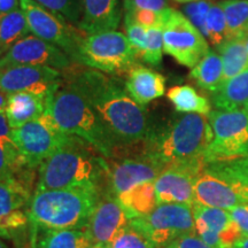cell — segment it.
<instances>
[{
    "label": "cell",
    "mask_w": 248,
    "mask_h": 248,
    "mask_svg": "<svg viewBox=\"0 0 248 248\" xmlns=\"http://www.w3.org/2000/svg\"><path fill=\"white\" fill-rule=\"evenodd\" d=\"M213 2L210 0H199V1L186 4L184 12L188 20L201 31L204 36L206 32V17Z\"/></svg>",
    "instance_id": "obj_39"
},
{
    "label": "cell",
    "mask_w": 248,
    "mask_h": 248,
    "mask_svg": "<svg viewBox=\"0 0 248 248\" xmlns=\"http://www.w3.org/2000/svg\"><path fill=\"white\" fill-rule=\"evenodd\" d=\"M102 191L95 187L35 191L28 212L29 229H85Z\"/></svg>",
    "instance_id": "obj_4"
},
{
    "label": "cell",
    "mask_w": 248,
    "mask_h": 248,
    "mask_svg": "<svg viewBox=\"0 0 248 248\" xmlns=\"http://www.w3.org/2000/svg\"><path fill=\"white\" fill-rule=\"evenodd\" d=\"M108 186V162L94 146L73 136L37 169L35 191Z\"/></svg>",
    "instance_id": "obj_3"
},
{
    "label": "cell",
    "mask_w": 248,
    "mask_h": 248,
    "mask_svg": "<svg viewBox=\"0 0 248 248\" xmlns=\"http://www.w3.org/2000/svg\"><path fill=\"white\" fill-rule=\"evenodd\" d=\"M191 77L201 89L214 92L223 84V61L221 55L209 51L192 68Z\"/></svg>",
    "instance_id": "obj_28"
},
{
    "label": "cell",
    "mask_w": 248,
    "mask_h": 248,
    "mask_svg": "<svg viewBox=\"0 0 248 248\" xmlns=\"http://www.w3.org/2000/svg\"><path fill=\"white\" fill-rule=\"evenodd\" d=\"M206 167L224 178L248 202V156L208 163Z\"/></svg>",
    "instance_id": "obj_27"
},
{
    "label": "cell",
    "mask_w": 248,
    "mask_h": 248,
    "mask_svg": "<svg viewBox=\"0 0 248 248\" xmlns=\"http://www.w3.org/2000/svg\"><path fill=\"white\" fill-rule=\"evenodd\" d=\"M213 140L208 116L184 114L159 131L148 132L139 142L141 153L163 170L185 167L202 171L207 166V154Z\"/></svg>",
    "instance_id": "obj_2"
},
{
    "label": "cell",
    "mask_w": 248,
    "mask_h": 248,
    "mask_svg": "<svg viewBox=\"0 0 248 248\" xmlns=\"http://www.w3.org/2000/svg\"><path fill=\"white\" fill-rule=\"evenodd\" d=\"M246 108H248V107H246Z\"/></svg>",
    "instance_id": "obj_51"
},
{
    "label": "cell",
    "mask_w": 248,
    "mask_h": 248,
    "mask_svg": "<svg viewBox=\"0 0 248 248\" xmlns=\"http://www.w3.org/2000/svg\"><path fill=\"white\" fill-rule=\"evenodd\" d=\"M124 13L137 11V9H152L163 12L168 7L166 0H123Z\"/></svg>",
    "instance_id": "obj_40"
},
{
    "label": "cell",
    "mask_w": 248,
    "mask_h": 248,
    "mask_svg": "<svg viewBox=\"0 0 248 248\" xmlns=\"http://www.w3.org/2000/svg\"><path fill=\"white\" fill-rule=\"evenodd\" d=\"M231 248H248V234H243Z\"/></svg>",
    "instance_id": "obj_45"
},
{
    "label": "cell",
    "mask_w": 248,
    "mask_h": 248,
    "mask_svg": "<svg viewBox=\"0 0 248 248\" xmlns=\"http://www.w3.org/2000/svg\"><path fill=\"white\" fill-rule=\"evenodd\" d=\"M120 21V0H83V16L78 28L86 35L116 30Z\"/></svg>",
    "instance_id": "obj_20"
},
{
    "label": "cell",
    "mask_w": 248,
    "mask_h": 248,
    "mask_svg": "<svg viewBox=\"0 0 248 248\" xmlns=\"http://www.w3.org/2000/svg\"><path fill=\"white\" fill-rule=\"evenodd\" d=\"M89 248H110V244H91Z\"/></svg>",
    "instance_id": "obj_47"
},
{
    "label": "cell",
    "mask_w": 248,
    "mask_h": 248,
    "mask_svg": "<svg viewBox=\"0 0 248 248\" xmlns=\"http://www.w3.org/2000/svg\"><path fill=\"white\" fill-rule=\"evenodd\" d=\"M48 109L61 130L88 141L106 159L114 156L116 142L89 102L73 86L61 80Z\"/></svg>",
    "instance_id": "obj_5"
},
{
    "label": "cell",
    "mask_w": 248,
    "mask_h": 248,
    "mask_svg": "<svg viewBox=\"0 0 248 248\" xmlns=\"http://www.w3.org/2000/svg\"><path fill=\"white\" fill-rule=\"evenodd\" d=\"M128 150V148H126ZM130 151V150H129ZM117 154L108 162V191L115 197L144 183L154 182L163 171L159 164L141 153Z\"/></svg>",
    "instance_id": "obj_14"
},
{
    "label": "cell",
    "mask_w": 248,
    "mask_h": 248,
    "mask_svg": "<svg viewBox=\"0 0 248 248\" xmlns=\"http://www.w3.org/2000/svg\"><path fill=\"white\" fill-rule=\"evenodd\" d=\"M246 38L228 39L218 46L223 61V83L248 69Z\"/></svg>",
    "instance_id": "obj_26"
},
{
    "label": "cell",
    "mask_w": 248,
    "mask_h": 248,
    "mask_svg": "<svg viewBox=\"0 0 248 248\" xmlns=\"http://www.w3.org/2000/svg\"><path fill=\"white\" fill-rule=\"evenodd\" d=\"M12 128L9 125L6 113H0V138H11Z\"/></svg>",
    "instance_id": "obj_44"
},
{
    "label": "cell",
    "mask_w": 248,
    "mask_h": 248,
    "mask_svg": "<svg viewBox=\"0 0 248 248\" xmlns=\"http://www.w3.org/2000/svg\"><path fill=\"white\" fill-rule=\"evenodd\" d=\"M29 33L30 29L21 8L0 17V58Z\"/></svg>",
    "instance_id": "obj_30"
},
{
    "label": "cell",
    "mask_w": 248,
    "mask_h": 248,
    "mask_svg": "<svg viewBox=\"0 0 248 248\" xmlns=\"http://www.w3.org/2000/svg\"><path fill=\"white\" fill-rule=\"evenodd\" d=\"M8 102V94L0 90V113H5L7 108Z\"/></svg>",
    "instance_id": "obj_46"
},
{
    "label": "cell",
    "mask_w": 248,
    "mask_h": 248,
    "mask_svg": "<svg viewBox=\"0 0 248 248\" xmlns=\"http://www.w3.org/2000/svg\"><path fill=\"white\" fill-rule=\"evenodd\" d=\"M169 8L163 12L152 11V9H137L124 14V20L131 21L139 26L150 29L154 27H163L168 16Z\"/></svg>",
    "instance_id": "obj_37"
},
{
    "label": "cell",
    "mask_w": 248,
    "mask_h": 248,
    "mask_svg": "<svg viewBox=\"0 0 248 248\" xmlns=\"http://www.w3.org/2000/svg\"><path fill=\"white\" fill-rule=\"evenodd\" d=\"M228 24L229 39L248 35V0H223L219 2Z\"/></svg>",
    "instance_id": "obj_31"
},
{
    "label": "cell",
    "mask_w": 248,
    "mask_h": 248,
    "mask_svg": "<svg viewBox=\"0 0 248 248\" xmlns=\"http://www.w3.org/2000/svg\"><path fill=\"white\" fill-rule=\"evenodd\" d=\"M167 97L179 113H194L208 116L212 111L208 99L199 94L197 90L190 85L173 86L167 92Z\"/></svg>",
    "instance_id": "obj_29"
},
{
    "label": "cell",
    "mask_w": 248,
    "mask_h": 248,
    "mask_svg": "<svg viewBox=\"0 0 248 248\" xmlns=\"http://www.w3.org/2000/svg\"><path fill=\"white\" fill-rule=\"evenodd\" d=\"M194 203L230 210L248 202L224 178L204 167L194 182Z\"/></svg>",
    "instance_id": "obj_18"
},
{
    "label": "cell",
    "mask_w": 248,
    "mask_h": 248,
    "mask_svg": "<svg viewBox=\"0 0 248 248\" xmlns=\"http://www.w3.org/2000/svg\"><path fill=\"white\" fill-rule=\"evenodd\" d=\"M36 169L0 181V238L16 239L30 228L29 204Z\"/></svg>",
    "instance_id": "obj_10"
},
{
    "label": "cell",
    "mask_w": 248,
    "mask_h": 248,
    "mask_svg": "<svg viewBox=\"0 0 248 248\" xmlns=\"http://www.w3.org/2000/svg\"><path fill=\"white\" fill-rule=\"evenodd\" d=\"M129 222L117 197L106 188L101 192L85 230L92 244H110Z\"/></svg>",
    "instance_id": "obj_17"
},
{
    "label": "cell",
    "mask_w": 248,
    "mask_h": 248,
    "mask_svg": "<svg viewBox=\"0 0 248 248\" xmlns=\"http://www.w3.org/2000/svg\"><path fill=\"white\" fill-rule=\"evenodd\" d=\"M62 80L85 98L116 142L117 150L137 145L147 137L146 111L126 91L122 77L73 63L62 71Z\"/></svg>",
    "instance_id": "obj_1"
},
{
    "label": "cell",
    "mask_w": 248,
    "mask_h": 248,
    "mask_svg": "<svg viewBox=\"0 0 248 248\" xmlns=\"http://www.w3.org/2000/svg\"><path fill=\"white\" fill-rule=\"evenodd\" d=\"M110 248H156L131 225L125 226L110 243Z\"/></svg>",
    "instance_id": "obj_36"
},
{
    "label": "cell",
    "mask_w": 248,
    "mask_h": 248,
    "mask_svg": "<svg viewBox=\"0 0 248 248\" xmlns=\"http://www.w3.org/2000/svg\"><path fill=\"white\" fill-rule=\"evenodd\" d=\"M129 224L156 248H162L185 234L195 233L193 209L188 204H157L148 215L131 218Z\"/></svg>",
    "instance_id": "obj_9"
},
{
    "label": "cell",
    "mask_w": 248,
    "mask_h": 248,
    "mask_svg": "<svg viewBox=\"0 0 248 248\" xmlns=\"http://www.w3.org/2000/svg\"><path fill=\"white\" fill-rule=\"evenodd\" d=\"M163 52V27H154L147 29V43L142 61L151 66H159L162 60Z\"/></svg>",
    "instance_id": "obj_35"
},
{
    "label": "cell",
    "mask_w": 248,
    "mask_h": 248,
    "mask_svg": "<svg viewBox=\"0 0 248 248\" xmlns=\"http://www.w3.org/2000/svg\"><path fill=\"white\" fill-rule=\"evenodd\" d=\"M200 172L185 167L163 170L154 181L157 204L179 203L193 206L194 182Z\"/></svg>",
    "instance_id": "obj_19"
},
{
    "label": "cell",
    "mask_w": 248,
    "mask_h": 248,
    "mask_svg": "<svg viewBox=\"0 0 248 248\" xmlns=\"http://www.w3.org/2000/svg\"><path fill=\"white\" fill-rule=\"evenodd\" d=\"M30 32L61 48L76 63L77 55L86 33L35 0H20Z\"/></svg>",
    "instance_id": "obj_11"
},
{
    "label": "cell",
    "mask_w": 248,
    "mask_h": 248,
    "mask_svg": "<svg viewBox=\"0 0 248 248\" xmlns=\"http://www.w3.org/2000/svg\"><path fill=\"white\" fill-rule=\"evenodd\" d=\"M30 168L12 138H0V181L22 175Z\"/></svg>",
    "instance_id": "obj_32"
},
{
    "label": "cell",
    "mask_w": 248,
    "mask_h": 248,
    "mask_svg": "<svg viewBox=\"0 0 248 248\" xmlns=\"http://www.w3.org/2000/svg\"><path fill=\"white\" fill-rule=\"evenodd\" d=\"M62 80V71L47 66H13L0 69V90L7 94L33 92L52 94Z\"/></svg>",
    "instance_id": "obj_15"
},
{
    "label": "cell",
    "mask_w": 248,
    "mask_h": 248,
    "mask_svg": "<svg viewBox=\"0 0 248 248\" xmlns=\"http://www.w3.org/2000/svg\"><path fill=\"white\" fill-rule=\"evenodd\" d=\"M162 248H212L198 237L197 233L185 234L179 237Z\"/></svg>",
    "instance_id": "obj_41"
},
{
    "label": "cell",
    "mask_w": 248,
    "mask_h": 248,
    "mask_svg": "<svg viewBox=\"0 0 248 248\" xmlns=\"http://www.w3.org/2000/svg\"><path fill=\"white\" fill-rule=\"evenodd\" d=\"M195 233L212 248H231L243 235L240 228L225 209L193 203Z\"/></svg>",
    "instance_id": "obj_16"
},
{
    "label": "cell",
    "mask_w": 248,
    "mask_h": 248,
    "mask_svg": "<svg viewBox=\"0 0 248 248\" xmlns=\"http://www.w3.org/2000/svg\"><path fill=\"white\" fill-rule=\"evenodd\" d=\"M52 13L78 27L83 16V0H35Z\"/></svg>",
    "instance_id": "obj_34"
},
{
    "label": "cell",
    "mask_w": 248,
    "mask_h": 248,
    "mask_svg": "<svg viewBox=\"0 0 248 248\" xmlns=\"http://www.w3.org/2000/svg\"><path fill=\"white\" fill-rule=\"evenodd\" d=\"M11 138L20 150L27 166L37 170L47 157L64 146L73 135L59 128L47 109L37 120L12 129Z\"/></svg>",
    "instance_id": "obj_7"
},
{
    "label": "cell",
    "mask_w": 248,
    "mask_h": 248,
    "mask_svg": "<svg viewBox=\"0 0 248 248\" xmlns=\"http://www.w3.org/2000/svg\"><path fill=\"white\" fill-rule=\"evenodd\" d=\"M213 140L207 164L248 156V108L212 110L208 115Z\"/></svg>",
    "instance_id": "obj_8"
},
{
    "label": "cell",
    "mask_w": 248,
    "mask_h": 248,
    "mask_svg": "<svg viewBox=\"0 0 248 248\" xmlns=\"http://www.w3.org/2000/svg\"><path fill=\"white\" fill-rule=\"evenodd\" d=\"M73 63L75 62L58 46L30 33L0 58V69L13 66H47L63 71Z\"/></svg>",
    "instance_id": "obj_13"
},
{
    "label": "cell",
    "mask_w": 248,
    "mask_h": 248,
    "mask_svg": "<svg viewBox=\"0 0 248 248\" xmlns=\"http://www.w3.org/2000/svg\"><path fill=\"white\" fill-rule=\"evenodd\" d=\"M138 62L128 38L116 30L86 35L80 45L76 63L121 77Z\"/></svg>",
    "instance_id": "obj_6"
},
{
    "label": "cell",
    "mask_w": 248,
    "mask_h": 248,
    "mask_svg": "<svg viewBox=\"0 0 248 248\" xmlns=\"http://www.w3.org/2000/svg\"><path fill=\"white\" fill-rule=\"evenodd\" d=\"M124 28H125L126 31V38H128L136 57H137L138 60H142L145 49H146L147 29L137 23H133L131 21L126 20H124Z\"/></svg>",
    "instance_id": "obj_38"
},
{
    "label": "cell",
    "mask_w": 248,
    "mask_h": 248,
    "mask_svg": "<svg viewBox=\"0 0 248 248\" xmlns=\"http://www.w3.org/2000/svg\"><path fill=\"white\" fill-rule=\"evenodd\" d=\"M175 1L181 2V4H190V2H195L199 1V0H175Z\"/></svg>",
    "instance_id": "obj_48"
},
{
    "label": "cell",
    "mask_w": 248,
    "mask_h": 248,
    "mask_svg": "<svg viewBox=\"0 0 248 248\" xmlns=\"http://www.w3.org/2000/svg\"><path fill=\"white\" fill-rule=\"evenodd\" d=\"M124 80L126 91L142 107L162 97L166 92V78L156 71L139 64L129 70Z\"/></svg>",
    "instance_id": "obj_21"
},
{
    "label": "cell",
    "mask_w": 248,
    "mask_h": 248,
    "mask_svg": "<svg viewBox=\"0 0 248 248\" xmlns=\"http://www.w3.org/2000/svg\"><path fill=\"white\" fill-rule=\"evenodd\" d=\"M228 212L240 228L243 234H248V203L235 206Z\"/></svg>",
    "instance_id": "obj_42"
},
{
    "label": "cell",
    "mask_w": 248,
    "mask_h": 248,
    "mask_svg": "<svg viewBox=\"0 0 248 248\" xmlns=\"http://www.w3.org/2000/svg\"><path fill=\"white\" fill-rule=\"evenodd\" d=\"M163 51L182 66L194 68L209 52L201 31L182 14L169 8L163 26Z\"/></svg>",
    "instance_id": "obj_12"
},
{
    "label": "cell",
    "mask_w": 248,
    "mask_h": 248,
    "mask_svg": "<svg viewBox=\"0 0 248 248\" xmlns=\"http://www.w3.org/2000/svg\"><path fill=\"white\" fill-rule=\"evenodd\" d=\"M53 93L49 95L37 94L33 92H16L8 94L5 113L11 128L16 129L42 116L49 108Z\"/></svg>",
    "instance_id": "obj_22"
},
{
    "label": "cell",
    "mask_w": 248,
    "mask_h": 248,
    "mask_svg": "<svg viewBox=\"0 0 248 248\" xmlns=\"http://www.w3.org/2000/svg\"><path fill=\"white\" fill-rule=\"evenodd\" d=\"M117 199L130 219L148 215L157 206L154 182L135 186L131 190L117 195Z\"/></svg>",
    "instance_id": "obj_25"
},
{
    "label": "cell",
    "mask_w": 248,
    "mask_h": 248,
    "mask_svg": "<svg viewBox=\"0 0 248 248\" xmlns=\"http://www.w3.org/2000/svg\"><path fill=\"white\" fill-rule=\"evenodd\" d=\"M212 101L218 110H235L248 107V69L225 80L212 92Z\"/></svg>",
    "instance_id": "obj_24"
},
{
    "label": "cell",
    "mask_w": 248,
    "mask_h": 248,
    "mask_svg": "<svg viewBox=\"0 0 248 248\" xmlns=\"http://www.w3.org/2000/svg\"><path fill=\"white\" fill-rule=\"evenodd\" d=\"M210 44L218 47L225 40L229 39L228 24H226L224 12L219 4H212L206 17V32Z\"/></svg>",
    "instance_id": "obj_33"
},
{
    "label": "cell",
    "mask_w": 248,
    "mask_h": 248,
    "mask_svg": "<svg viewBox=\"0 0 248 248\" xmlns=\"http://www.w3.org/2000/svg\"><path fill=\"white\" fill-rule=\"evenodd\" d=\"M0 248H9V247L7 246V245H6V244L4 243V241L0 240Z\"/></svg>",
    "instance_id": "obj_49"
},
{
    "label": "cell",
    "mask_w": 248,
    "mask_h": 248,
    "mask_svg": "<svg viewBox=\"0 0 248 248\" xmlns=\"http://www.w3.org/2000/svg\"><path fill=\"white\" fill-rule=\"evenodd\" d=\"M35 248H89L91 240L85 229H38L31 230Z\"/></svg>",
    "instance_id": "obj_23"
},
{
    "label": "cell",
    "mask_w": 248,
    "mask_h": 248,
    "mask_svg": "<svg viewBox=\"0 0 248 248\" xmlns=\"http://www.w3.org/2000/svg\"><path fill=\"white\" fill-rule=\"evenodd\" d=\"M20 8V0H0V17Z\"/></svg>",
    "instance_id": "obj_43"
},
{
    "label": "cell",
    "mask_w": 248,
    "mask_h": 248,
    "mask_svg": "<svg viewBox=\"0 0 248 248\" xmlns=\"http://www.w3.org/2000/svg\"><path fill=\"white\" fill-rule=\"evenodd\" d=\"M246 48H247V51H248V38H246Z\"/></svg>",
    "instance_id": "obj_50"
}]
</instances>
